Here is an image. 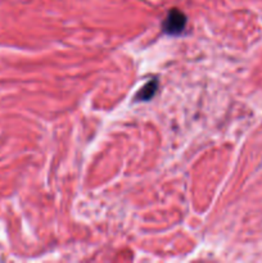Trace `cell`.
I'll return each mask as SVG.
<instances>
[{
  "label": "cell",
  "mask_w": 262,
  "mask_h": 263,
  "mask_svg": "<svg viewBox=\"0 0 262 263\" xmlns=\"http://www.w3.org/2000/svg\"><path fill=\"white\" fill-rule=\"evenodd\" d=\"M157 89H158V81H157V80H152L148 84L144 85L143 89L138 92L136 99L144 100V102H145V100H151L152 98L154 97V94H156Z\"/></svg>",
  "instance_id": "7a4b0ae2"
},
{
  "label": "cell",
  "mask_w": 262,
  "mask_h": 263,
  "mask_svg": "<svg viewBox=\"0 0 262 263\" xmlns=\"http://www.w3.org/2000/svg\"><path fill=\"white\" fill-rule=\"evenodd\" d=\"M185 26H186V17L179 9L170 10L166 20L162 23V28L167 35H179L184 31Z\"/></svg>",
  "instance_id": "6da1fadb"
}]
</instances>
